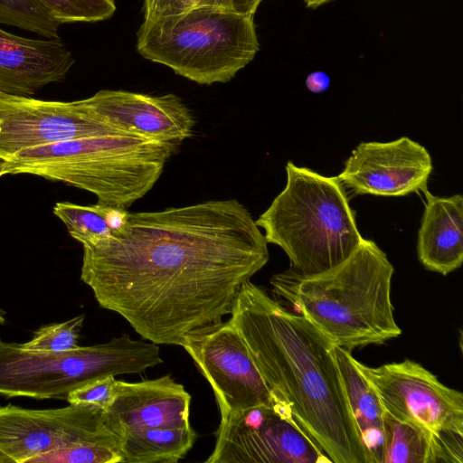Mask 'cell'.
Wrapping results in <instances>:
<instances>
[{
    "label": "cell",
    "instance_id": "6da1fadb",
    "mask_svg": "<svg viewBox=\"0 0 463 463\" xmlns=\"http://www.w3.org/2000/svg\"><path fill=\"white\" fill-rule=\"evenodd\" d=\"M267 241L236 199L128 213L112 238L83 247L80 279L99 305L156 345L230 315L269 260Z\"/></svg>",
    "mask_w": 463,
    "mask_h": 463
},
{
    "label": "cell",
    "instance_id": "7a4b0ae2",
    "mask_svg": "<svg viewBox=\"0 0 463 463\" xmlns=\"http://www.w3.org/2000/svg\"><path fill=\"white\" fill-rule=\"evenodd\" d=\"M230 321L272 393L332 463H367L335 355V344L262 287H241Z\"/></svg>",
    "mask_w": 463,
    "mask_h": 463
},
{
    "label": "cell",
    "instance_id": "3957f363",
    "mask_svg": "<svg viewBox=\"0 0 463 463\" xmlns=\"http://www.w3.org/2000/svg\"><path fill=\"white\" fill-rule=\"evenodd\" d=\"M393 266L372 240L334 268L309 276L274 274L272 292L290 303L335 345L352 352L381 345L402 330L391 298Z\"/></svg>",
    "mask_w": 463,
    "mask_h": 463
},
{
    "label": "cell",
    "instance_id": "277c9868",
    "mask_svg": "<svg viewBox=\"0 0 463 463\" xmlns=\"http://www.w3.org/2000/svg\"><path fill=\"white\" fill-rule=\"evenodd\" d=\"M177 143L109 134L44 145L6 160L3 174H29L96 195L98 203L128 208L156 184Z\"/></svg>",
    "mask_w": 463,
    "mask_h": 463
},
{
    "label": "cell",
    "instance_id": "5b68a950",
    "mask_svg": "<svg viewBox=\"0 0 463 463\" xmlns=\"http://www.w3.org/2000/svg\"><path fill=\"white\" fill-rule=\"evenodd\" d=\"M285 188L255 221L267 243L280 247L289 269L309 276L346 260L362 243L355 213L337 176L288 161Z\"/></svg>",
    "mask_w": 463,
    "mask_h": 463
},
{
    "label": "cell",
    "instance_id": "8992f818",
    "mask_svg": "<svg viewBox=\"0 0 463 463\" xmlns=\"http://www.w3.org/2000/svg\"><path fill=\"white\" fill-rule=\"evenodd\" d=\"M137 36L141 56L202 85L230 81L260 49L253 15L210 5L144 19Z\"/></svg>",
    "mask_w": 463,
    "mask_h": 463
},
{
    "label": "cell",
    "instance_id": "52a82bcc",
    "mask_svg": "<svg viewBox=\"0 0 463 463\" xmlns=\"http://www.w3.org/2000/svg\"><path fill=\"white\" fill-rule=\"evenodd\" d=\"M156 344L124 334L67 352H38L0 339V395L66 400L69 392L106 375L141 373L162 364Z\"/></svg>",
    "mask_w": 463,
    "mask_h": 463
},
{
    "label": "cell",
    "instance_id": "ba28073f",
    "mask_svg": "<svg viewBox=\"0 0 463 463\" xmlns=\"http://www.w3.org/2000/svg\"><path fill=\"white\" fill-rule=\"evenodd\" d=\"M90 445L123 456V438L109 424L105 411L71 405L25 409L0 405V463H31L46 452Z\"/></svg>",
    "mask_w": 463,
    "mask_h": 463
},
{
    "label": "cell",
    "instance_id": "9c48e42d",
    "mask_svg": "<svg viewBox=\"0 0 463 463\" xmlns=\"http://www.w3.org/2000/svg\"><path fill=\"white\" fill-rule=\"evenodd\" d=\"M214 436L206 463H332L281 402L233 415Z\"/></svg>",
    "mask_w": 463,
    "mask_h": 463
},
{
    "label": "cell",
    "instance_id": "30bf717a",
    "mask_svg": "<svg viewBox=\"0 0 463 463\" xmlns=\"http://www.w3.org/2000/svg\"><path fill=\"white\" fill-rule=\"evenodd\" d=\"M179 345L210 383L220 411V422L247 409L281 402L267 385L243 338L230 320L190 331Z\"/></svg>",
    "mask_w": 463,
    "mask_h": 463
},
{
    "label": "cell",
    "instance_id": "8fae6325",
    "mask_svg": "<svg viewBox=\"0 0 463 463\" xmlns=\"http://www.w3.org/2000/svg\"><path fill=\"white\" fill-rule=\"evenodd\" d=\"M355 364L393 417L435 435L463 432V393L444 385L420 364L405 359L370 367L355 359Z\"/></svg>",
    "mask_w": 463,
    "mask_h": 463
},
{
    "label": "cell",
    "instance_id": "7c38bea8",
    "mask_svg": "<svg viewBox=\"0 0 463 463\" xmlns=\"http://www.w3.org/2000/svg\"><path fill=\"white\" fill-rule=\"evenodd\" d=\"M122 134L97 120L80 100L50 101L0 91V157L71 139Z\"/></svg>",
    "mask_w": 463,
    "mask_h": 463
},
{
    "label": "cell",
    "instance_id": "4fadbf2b",
    "mask_svg": "<svg viewBox=\"0 0 463 463\" xmlns=\"http://www.w3.org/2000/svg\"><path fill=\"white\" fill-rule=\"evenodd\" d=\"M432 171L429 151L407 137L390 142H362L337 176L356 194L403 196L428 189Z\"/></svg>",
    "mask_w": 463,
    "mask_h": 463
},
{
    "label": "cell",
    "instance_id": "5bb4252c",
    "mask_svg": "<svg viewBox=\"0 0 463 463\" xmlns=\"http://www.w3.org/2000/svg\"><path fill=\"white\" fill-rule=\"evenodd\" d=\"M80 101L97 120L122 134L147 139L177 143L192 136L195 124L190 109L175 94L102 90Z\"/></svg>",
    "mask_w": 463,
    "mask_h": 463
},
{
    "label": "cell",
    "instance_id": "9a60e30c",
    "mask_svg": "<svg viewBox=\"0 0 463 463\" xmlns=\"http://www.w3.org/2000/svg\"><path fill=\"white\" fill-rule=\"evenodd\" d=\"M191 395L170 374L140 382L116 381V394L105 410L110 426L124 438L136 430L191 426Z\"/></svg>",
    "mask_w": 463,
    "mask_h": 463
},
{
    "label": "cell",
    "instance_id": "2e32d148",
    "mask_svg": "<svg viewBox=\"0 0 463 463\" xmlns=\"http://www.w3.org/2000/svg\"><path fill=\"white\" fill-rule=\"evenodd\" d=\"M74 64L60 38H24L0 28V91L31 97L44 86L61 82Z\"/></svg>",
    "mask_w": 463,
    "mask_h": 463
},
{
    "label": "cell",
    "instance_id": "e0dca14e",
    "mask_svg": "<svg viewBox=\"0 0 463 463\" xmlns=\"http://www.w3.org/2000/svg\"><path fill=\"white\" fill-rule=\"evenodd\" d=\"M427 203L418 233L417 254L422 266L443 276L463 262V197H439L423 191Z\"/></svg>",
    "mask_w": 463,
    "mask_h": 463
},
{
    "label": "cell",
    "instance_id": "ac0fdd59",
    "mask_svg": "<svg viewBox=\"0 0 463 463\" xmlns=\"http://www.w3.org/2000/svg\"><path fill=\"white\" fill-rule=\"evenodd\" d=\"M334 351L367 463H382L385 410L377 392L356 366L351 351L335 345Z\"/></svg>",
    "mask_w": 463,
    "mask_h": 463
},
{
    "label": "cell",
    "instance_id": "d6986e66",
    "mask_svg": "<svg viewBox=\"0 0 463 463\" xmlns=\"http://www.w3.org/2000/svg\"><path fill=\"white\" fill-rule=\"evenodd\" d=\"M197 438L192 426L131 431L123 438L122 463H176Z\"/></svg>",
    "mask_w": 463,
    "mask_h": 463
},
{
    "label": "cell",
    "instance_id": "ffe728a7",
    "mask_svg": "<svg viewBox=\"0 0 463 463\" xmlns=\"http://www.w3.org/2000/svg\"><path fill=\"white\" fill-rule=\"evenodd\" d=\"M436 435L384 412L382 463H437Z\"/></svg>",
    "mask_w": 463,
    "mask_h": 463
},
{
    "label": "cell",
    "instance_id": "44dd1931",
    "mask_svg": "<svg viewBox=\"0 0 463 463\" xmlns=\"http://www.w3.org/2000/svg\"><path fill=\"white\" fill-rule=\"evenodd\" d=\"M109 205L96 203L80 205L69 202L57 203L53 213L65 224L70 235L83 247L94 246L113 237L109 222Z\"/></svg>",
    "mask_w": 463,
    "mask_h": 463
},
{
    "label": "cell",
    "instance_id": "7402d4cb",
    "mask_svg": "<svg viewBox=\"0 0 463 463\" xmlns=\"http://www.w3.org/2000/svg\"><path fill=\"white\" fill-rule=\"evenodd\" d=\"M0 24L47 39L59 38L61 25L38 0H0Z\"/></svg>",
    "mask_w": 463,
    "mask_h": 463
},
{
    "label": "cell",
    "instance_id": "603a6c76",
    "mask_svg": "<svg viewBox=\"0 0 463 463\" xmlns=\"http://www.w3.org/2000/svg\"><path fill=\"white\" fill-rule=\"evenodd\" d=\"M61 24L95 23L110 18L114 0H38Z\"/></svg>",
    "mask_w": 463,
    "mask_h": 463
},
{
    "label": "cell",
    "instance_id": "cb8c5ba5",
    "mask_svg": "<svg viewBox=\"0 0 463 463\" xmlns=\"http://www.w3.org/2000/svg\"><path fill=\"white\" fill-rule=\"evenodd\" d=\"M84 315L74 317L61 323L39 327L28 342L21 344L26 350L38 352H67L76 349Z\"/></svg>",
    "mask_w": 463,
    "mask_h": 463
},
{
    "label": "cell",
    "instance_id": "d4e9b609",
    "mask_svg": "<svg viewBox=\"0 0 463 463\" xmlns=\"http://www.w3.org/2000/svg\"><path fill=\"white\" fill-rule=\"evenodd\" d=\"M116 381L114 375L93 379L71 391L66 400L71 405L94 406L105 411L115 397Z\"/></svg>",
    "mask_w": 463,
    "mask_h": 463
},
{
    "label": "cell",
    "instance_id": "484cf974",
    "mask_svg": "<svg viewBox=\"0 0 463 463\" xmlns=\"http://www.w3.org/2000/svg\"><path fill=\"white\" fill-rule=\"evenodd\" d=\"M144 19H156L184 13L200 5L201 0H143Z\"/></svg>",
    "mask_w": 463,
    "mask_h": 463
},
{
    "label": "cell",
    "instance_id": "4316f807",
    "mask_svg": "<svg viewBox=\"0 0 463 463\" xmlns=\"http://www.w3.org/2000/svg\"><path fill=\"white\" fill-rule=\"evenodd\" d=\"M262 0H201L200 5L222 8L233 13L254 15Z\"/></svg>",
    "mask_w": 463,
    "mask_h": 463
},
{
    "label": "cell",
    "instance_id": "83f0119b",
    "mask_svg": "<svg viewBox=\"0 0 463 463\" xmlns=\"http://www.w3.org/2000/svg\"><path fill=\"white\" fill-rule=\"evenodd\" d=\"M330 85V78L324 71H314L307 75L306 86L313 93H322L326 91Z\"/></svg>",
    "mask_w": 463,
    "mask_h": 463
},
{
    "label": "cell",
    "instance_id": "f1b7e54d",
    "mask_svg": "<svg viewBox=\"0 0 463 463\" xmlns=\"http://www.w3.org/2000/svg\"><path fill=\"white\" fill-rule=\"evenodd\" d=\"M331 1L334 0H304L306 6L311 9H316Z\"/></svg>",
    "mask_w": 463,
    "mask_h": 463
},
{
    "label": "cell",
    "instance_id": "f546056e",
    "mask_svg": "<svg viewBox=\"0 0 463 463\" xmlns=\"http://www.w3.org/2000/svg\"><path fill=\"white\" fill-rule=\"evenodd\" d=\"M6 321V312L0 307V325H4Z\"/></svg>",
    "mask_w": 463,
    "mask_h": 463
},
{
    "label": "cell",
    "instance_id": "4dcf8cb0",
    "mask_svg": "<svg viewBox=\"0 0 463 463\" xmlns=\"http://www.w3.org/2000/svg\"><path fill=\"white\" fill-rule=\"evenodd\" d=\"M5 162V160L0 157V177L4 175L3 168H4Z\"/></svg>",
    "mask_w": 463,
    "mask_h": 463
}]
</instances>
